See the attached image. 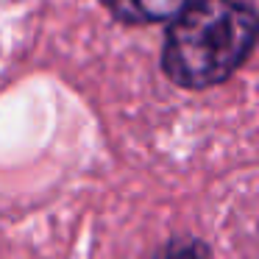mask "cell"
<instances>
[{"mask_svg": "<svg viewBox=\"0 0 259 259\" xmlns=\"http://www.w3.org/2000/svg\"><path fill=\"white\" fill-rule=\"evenodd\" d=\"M195 0H103V6L123 23H173Z\"/></svg>", "mask_w": 259, "mask_h": 259, "instance_id": "cell-2", "label": "cell"}, {"mask_svg": "<svg viewBox=\"0 0 259 259\" xmlns=\"http://www.w3.org/2000/svg\"><path fill=\"white\" fill-rule=\"evenodd\" d=\"M153 259H212V248L192 234H176L153 253Z\"/></svg>", "mask_w": 259, "mask_h": 259, "instance_id": "cell-3", "label": "cell"}, {"mask_svg": "<svg viewBox=\"0 0 259 259\" xmlns=\"http://www.w3.org/2000/svg\"><path fill=\"white\" fill-rule=\"evenodd\" d=\"M259 39V17L240 0H195L170 23L162 67L184 90L223 84Z\"/></svg>", "mask_w": 259, "mask_h": 259, "instance_id": "cell-1", "label": "cell"}]
</instances>
